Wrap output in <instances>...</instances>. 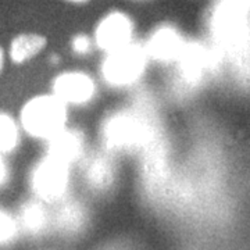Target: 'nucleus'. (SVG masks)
I'll return each instance as SVG.
<instances>
[{"label":"nucleus","instance_id":"1a4fd4ad","mask_svg":"<svg viewBox=\"0 0 250 250\" xmlns=\"http://www.w3.org/2000/svg\"><path fill=\"white\" fill-rule=\"evenodd\" d=\"M83 171L88 184L98 190L108 189L114 181V168L111 160L102 154L90 157V160L86 161Z\"/></svg>","mask_w":250,"mask_h":250},{"label":"nucleus","instance_id":"2eb2a0df","mask_svg":"<svg viewBox=\"0 0 250 250\" xmlns=\"http://www.w3.org/2000/svg\"><path fill=\"white\" fill-rule=\"evenodd\" d=\"M90 49H92V43H90V39L88 36L85 35H78L74 38L72 41V50L77 54H88L90 53Z\"/></svg>","mask_w":250,"mask_h":250},{"label":"nucleus","instance_id":"423d86ee","mask_svg":"<svg viewBox=\"0 0 250 250\" xmlns=\"http://www.w3.org/2000/svg\"><path fill=\"white\" fill-rule=\"evenodd\" d=\"M132 21L121 13H113L104 17L96 29V43L106 52H113L128 45L132 38Z\"/></svg>","mask_w":250,"mask_h":250},{"label":"nucleus","instance_id":"20e7f679","mask_svg":"<svg viewBox=\"0 0 250 250\" xmlns=\"http://www.w3.org/2000/svg\"><path fill=\"white\" fill-rule=\"evenodd\" d=\"M102 138L108 149H129L145 139V125L129 113H117L104 121Z\"/></svg>","mask_w":250,"mask_h":250},{"label":"nucleus","instance_id":"f03ea898","mask_svg":"<svg viewBox=\"0 0 250 250\" xmlns=\"http://www.w3.org/2000/svg\"><path fill=\"white\" fill-rule=\"evenodd\" d=\"M146 62L147 54L145 47L129 42L120 49L108 52L102 65V74L111 86H128L141 78Z\"/></svg>","mask_w":250,"mask_h":250},{"label":"nucleus","instance_id":"f8f14e48","mask_svg":"<svg viewBox=\"0 0 250 250\" xmlns=\"http://www.w3.org/2000/svg\"><path fill=\"white\" fill-rule=\"evenodd\" d=\"M46 45V39L41 35L25 34L17 36L10 46V57L14 62H24L38 54L43 46Z\"/></svg>","mask_w":250,"mask_h":250},{"label":"nucleus","instance_id":"39448f33","mask_svg":"<svg viewBox=\"0 0 250 250\" xmlns=\"http://www.w3.org/2000/svg\"><path fill=\"white\" fill-rule=\"evenodd\" d=\"M54 96L65 104H85L95 96L96 86L89 75L83 72H65L53 82Z\"/></svg>","mask_w":250,"mask_h":250},{"label":"nucleus","instance_id":"9b49d317","mask_svg":"<svg viewBox=\"0 0 250 250\" xmlns=\"http://www.w3.org/2000/svg\"><path fill=\"white\" fill-rule=\"evenodd\" d=\"M86 224V211L77 202H67L59 208L56 215L57 229L67 235L78 233Z\"/></svg>","mask_w":250,"mask_h":250},{"label":"nucleus","instance_id":"0eeeda50","mask_svg":"<svg viewBox=\"0 0 250 250\" xmlns=\"http://www.w3.org/2000/svg\"><path fill=\"white\" fill-rule=\"evenodd\" d=\"M185 42L177 29L171 27L159 28L149 39L146 46V54L157 62H174L178 60Z\"/></svg>","mask_w":250,"mask_h":250},{"label":"nucleus","instance_id":"dca6fc26","mask_svg":"<svg viewBox=\"0 0 250 250\" xmlns=\"http://www.w3.org/2000/svg\"><path fill=\"white\" fill-rule=\"evenodd\" d=\"M9 167H7L6 161L3 160V157L0 154V187H3L9 181Z\"/></svg>","mask_w":250,"mask_h":250},{"label":"nucleus","instance_id":"ddd939ff","mask_svg":"<svg viewBox=\"0 0 250 250\" xmlns=\"http://www.w3.org/2000/svg\"><path fill=\"white\" fill-rule=\"evenodd\" d=\"M18 126L14 120L0 113V154L13 152L18 145Z\"/></svg>","mask_w":250,"mask_h":250},{"label":"nucleus","instance_id":"6e6552de","mask_svg":"<svg viewBox=\"0 0 250 250\" xmlns=\"http://www.w3.org/2000/svg\"><path fill=\"white\" fill-rule=\"evenodd\" d=\"M47 150L49 156L57 160H62L67 164L78 160L85 147V141L80 131L75 129H65L62 128L57 134L47 139Z\"/></svg>","mask_w":250,"mask_h":250},{"label":"nucleus","instance_id":"f257e3e1","mask_svg":"<svg viewBox=\"0 0 250 250\" xmlns=\"http://www.w3.org/2000/svg\"><path fill=\"white\" fill-rule=\"evenodd\" d=\"M67 123L65 103L56 96H38L29 100L21 111V124L34 138L50 139Z\"/></svg>","mask_w":250,"mask_h":250},{"label":"nucleus","instance_id":"9d476101","mask_svg":"<svg viewBox=\"0 0 250 250\" xmlns=\"http://www.w3.org/2000/svg\"><path fill=\"white\" fill-rule=\"evenodd\" d=\"M20 225L28 235L32 236H38L45 232L49 225V215L42 203L36 200H29L21 206Z\"/></svg>","mask_w":250,"mask_h":250},{"label":"nucleus","instance_id":"4468645a","mask_svg":"<svg viewBox=\"0 0 250 250\" xmlns=\"http://www.w3.org/2000/svg\"><path fill=\"white\" fill-rule=\"evenodd\" d=\"M18 235V223L11 215L0 208V246H7L16 241Z\"/></svg>","mask_w":250,"mask_h":250},{"label":"nucleus","instance_id":"f3484780","mask_svg":"<svg viewBox=\"0 0 250 250\" xmlns=\"http://www.w3.org/2000/svg\"><path fill=\"white\" fill-rule=\"evenodd\" d=\"M1 67H3V52L0 49V71H1Z\"/></svg>","mask_w":250,"mask_h":250},{"label":"nucleus","instance_id":"7ed1b4c3","mask_svg":"<svg viewBox=\"0 0 250 250\" xmlns=\"http://www.w3.org/2000/svg\"><path fill=\"white\" fill-rule=\"evenodd\" d=\"M68 164L47 154L32 171L31 188L36 196L46 202H56L64 196L68 188Z\"/></svg>","mask_w":250,"mask_h":250},{"label":"nucleus","instance_id":"a211bd4d","mask_svg":"<svg viewBox=\"0 0 250 250\" xmlns=\"http://www.w3.org/2000/svg\"><path fill=\"white\" fill-rule=\"evenodd\" d=\"M72 1H83V0H72Z\"/></svg>","mask_w":250,"mask_h":250}]
</instances>
